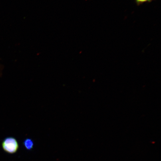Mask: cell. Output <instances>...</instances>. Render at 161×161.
<instances>
[{
  "label": "cell",
  "instance_id": "6da1fadb",
  "mask_svg": "<svg viewBox=\"0 0 161 161\" xmlns=\"http://www.w3.org/2000/svg\"><path fill=\"white\" fill-rule=\"evenodd\" d=\"M19 147L17 140L13 137H7L2 142L3 150L8 154L15 153L19 150Z\"/></svg>",
  "mask_w": 161,
  "mask_h": 161
},
{
  "label": "cell",
  "instance_id": "7a4b0ae2",
  "mask_svg": "<svg viewBox=\"0 0 161 161\" xmlns=\"http://www.w3.org/2000/svg\"><path fill=\"white\" fill-rule=\"evenodd\" d=\"M23 144L26 149L29 151L33 149L34 146L33 141L29 138H26L24 140Z\"/></svg>",
  "mask_w": 161,
  "mask_h": 161
},
{
  "label": "cell",
  "instance_id": "3957f363",
  "mask_svg": "<svg viewBox=\"0 0 161 161\" xmlns=\"http://www.w3.org/2000/svg\"><path fill=\"white\" fill-rule=\"evenodd\" d=\"M156 0H134L136 5L139 6L146 3H150Z\"/></svg>",
  "mask_w": 161,
  "mask_h": 161
}]
</instances>
